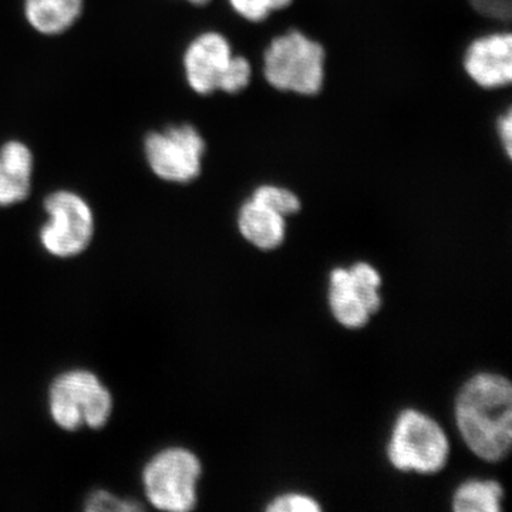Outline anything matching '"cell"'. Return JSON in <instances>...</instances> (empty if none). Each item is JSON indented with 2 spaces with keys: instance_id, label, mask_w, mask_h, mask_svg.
Here are the masks:
<instances>
[{
  "instance_id": "4",
  "label": "cell",
  "mask_w": 512,
  "mask_h": 512,
  "mask_svg": "<svg viewBox=\"0 0 512 512\" xmlns=\"http://www.w3.org/2000/svg\"><path fill=\"white\" fill-rule=\"evenodd\" d=\"M113 407L110 390L89 370H70L50 386L49 412L60 429L99 430L110 420Z\"/></svg>"
},
{
  "instance_id": "19",
  "label": "cell",
  "mask_w": 512,
  "mask_h": 512,
  "mask_svg": "<svg viewBox=\"0 0 512 512\" xmlns=\"http://www.w3.org/2000/svg\"><path fill=\"white\" fill-rule=\"evenodd\" d=\"M493 130L498 147L508 160H512V110L510 103L505 104L503 109L498 111L494 119Z\"/></svg>"
},
{
  "instance_id": "14",
  "label": "cell",
  "mask_w": 512,
  "mask_h": 512,
  "mask_svg": "<svg viewBox=\"0 0 512 512\" xmlns=\"http://www.w3.org/2000/svg\"><path fill=\"white\" fill-rule=\"evenodd\" d=\"M503 487L497 481H467L457 488L453 510L457 512H498Z\"/></svg>"
},
{
  "instance_id": "17",
  "label": "cell",
  "mask_w": 512,
  "mask_h": 512,
  "mask_svg": "<svg viewBox=\"0 0 512 512\" xmlns=\"http://www.w3.org/2000/svg\"><path fill=\"white\" fill-rule=\"evenodd\" d=\"M227 5L232 15L247 25H265L274 16L266 0H227Z\"/></svg>"
},
{
  "instance_id": "1",
  "label": "cell",
  "mask_w": 512,
  "mask_h": 512,
  "mask_svg": "<svg viewBox=\"0 0 512 512\" xmlns=\"http://www.w3.org/2000/svg\"><path fill=\"white\" fill-rule=\"evenodd\" d=\"M456 419L461 437L476 456L490 463L510 453L512 386L504 376L481 373L460 390Z\"/></svg>"
},
{
  "instance_id": "5",
  "label": "cell",
  "mask_w": 512,
  "mask_h": 512,
  "mask_svg": "<svg viewBox=\"0 0 512 512\" xmlns=\"http://www.w3.org/2000/svg\"><path fill=\"white\" fill-rule=\"evenodd\" d=\"M201 473V461L192 451L183 447L165 448L151 458L143 470L148 503L160 511L194 510Z\"/></svg>"
},
{
  "instance_id": "9",
  "label": "cell",
  "mask_w": 512,
  "mask_h": 512,
  "mask_svg": "<svg viewBox=\"0 0 512 512\" xmlns=\"http://www.w3.org/2000/svg\"><path fill=\"white\" fill-rule=\"evenodd\" d=\"M382 278L372 265L359 262L350 269L338 268L330 274L329 305L340 325L363 328L382 306Z\"/></svg>"
},
{
  "instance_id": "21",
  "label": "cell",
  "mask_w": 512,
  "mask_h": 512,
  "mask_svg": "<svg viewBox=\"0 0 512 512\" xmlns=\"http://www.w3.org/2000/svg\"><path fill=\"white\" fill-rule=\"evenodd\" d=\"M188 5L194 6V8H205V6L210 5L212 0H185Z\"/></svg>"
},
{
  "instance_id": "2",
  "label": "cell",
  "mask_w": 512,
  "mask_h": 512,
  "mask_svg": "<svg viewBox=\"0 0 512 512\" xmlns=\"http://www.w3.org/2000/svg\"><path fill=\"white\" fill-rule=\"evenodd\" d=\"M328 66L325 43L298 26H289L269 37L256 72L276 93L312 99L325 90Z\"/></svg>"
},
{
  "instance_id": "8",
  "label": "cell",
  "mask_w": 512,
  "mask_h": 512,
  "mask_svg": "<svg viewBox=\"0 0 512 512\" xmlns=\"http://www.w3.org/2000/svg\"><path fill=\"white\" fill-rule=\"evenodd\" d=\"M460 67L468 82L481 92H508L512 82L510 29H485L470 37L461 50Z\"/></svg>"
},
{
  "instance_id": "15",
  "label": "cell",
  "mask_w": 512,
  "mask_h": 512,
  "mask_svg": "<svg viewBox=\"0 0 512 512\" xmlns=\"http://www.w3.org/2000/svg\"><path fill=\"white\" fill-rule=\"evenodd\" d=\"M256 62L247 53L237 52L229 60L227 69L218 83V93L227 97H238L247 92L256 79Z\"/></svg>"
},
{
  "instance_id": "7",
  "label": "cell",
  "mask_w": 512,
  "mask_h": 512,
  "mask_svg": "<svg viewBox=\"0 0 512 512\" xmlns=\"http://www.w3.org/2000/svg\"><path fill=\"white\" fill-rule=\"evenodd\" d=\"M46 224L39 231L43 249L56 258H74L92 244L94 212L89 201L72 190H57L47 195L43 204Z\"/></svg>"
},
{
  "instance_id": "12",
  "label": "cell",
  "mask_w": 512,
  "mask_h": 512,
  "mask_svg": "<svg viewBox=\"0 0 512 512\" xmlns=\"http://www.w3.org/2000/svg\"><path fill=\"white\" fill-rule=\"evenodd\" d=\"M237 224L242 237L262 251H274L285 241L284 215L252 200L251 197L239 207Z\"/></svg>"
},
{
  "instance_id": "16",
  "label": "cell",
  "mask_w": 512,
  "mask_h": 512,
  "mask_svg": "<svg viewBox=\"0 0 512 512\" xmlns=\"http://www.w3.org/2000/svg\"><path fill=\"white\" fill-rule=\"evenodd\" d=\"M249 197L272 208L278 214L284 215L285 218L293 217L302 211L301 197L285 185L262 183L256 185Z\"/></svg>"
},
{
  "instance_id": "10",
  "label": "cell",
  "mask_w": 512,
  "mask_h": 512,
  "mask_svg": "<svg viewBox=\"0 0 512 512\" xmlns=\"http://www.w3.org/2000/svg\"><path fill=\"white\" fill-rule=\"evenodd\" d=\"M235 52L237 47L231 37L221 30L205 29L192 36L181 57L188 89L202 99L218 94L222 73Z\"/></svg>"
},
{
  "instance_id": "18",
  "label": "cell",
  "mask_w": 512,
  "mask_h": 512,
  "mask_svg": "<svg viewBox=\"0 0 512 512\" xmlns=\"http://www.w3.org/2000/svg\"><path fill=\"white\" fill-rule=\"evenodd\" d=\"M141 508L133 500H124L104 490L96 491L86 501L87 512H131Z\"/></svg>"
},
{
  "instance_id": "11",
  "label": "cell",
  "mask_w": 512,
  "mask_h": 512,
  "mask_svg": "<svg viewBox=\"0 0 512 512\" xmlns=\"http://www.w3.org/2000/svg\"><path fill=\"white\" fill-rule=\"evenodd\" d=\"M35 154L22 140H8L0 146V207L26 201L32 192Z\"/></svg>"
},
{
  "instance_id": "3",
  "label": "cell",
  "mask_w": 512,
  "mask_h": 512,
  "mask_svg": "<svg viewBox=\"0 0 512 512\" xmlns=\"http://www.w3.org/2000/svg\"><path fill=\"white\" fill-rule=\"evenodd\" d=\"M208 141L190 121L170 124L146 134L144 160L158 180L168 184L194 183L204 173Z\"/></svg>"
},
{
  "instance_id": "20",
  "label": "cell",
  "mask_w": 512,
  "mask_h": 512,
  "mask_svg": "<svg viewBox=\"0 0 512 512\" xmlns=\"http://www.w3.org/2000/svg\"><path fill=\"white\" fill-rule=\"evenodd\" d=\"M269 512H318L320 505L311 497L301 494H286L275 498L266 508Z\"/></svg>"
},
{
  "instance_id": "6",
  "label": "cell",
  "mask_w": 512,
  "mask_h": 512,
  "mask_svg": "<svg viewBox=\"0 0 512 512\" xmlns=\"http://www.w3.org/2000/svg\"><path fill=\"white\" fill-rule=\"evenodd\" d=\"M450 446L446 433L433 419L416 410L397 417L387 447L390 463L400 471L433 474L446 466Z\"/></svg>"
},
{
  "instance_id": "13",
  "label": "cell",
  "mask_w": 512,
  "mask_h": 512,
  "mask_svg": "<svg viewBox=\"0 0 512 512\" xmlns=\"http://www.w3.org/2000/svg\"><path fill=\"white\" fill-rule=\"evenodd\" d=\"M84 5L86 0H23V18L39 35L62 36L82 18Z\"/></svg>"
}]
</instances>
